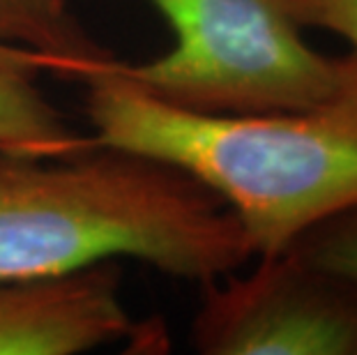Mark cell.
Returning <instances> with one entry per match:
<instances>
[{
    "label": "cell",
    "instance_id": "6",
    "mask_svg": "<svg viewBox=\"0 0 357 355\" xmlns=\"http://www.w3.org/2000/svg\"><path fill=\"white\" fill-rule=\"evenodd\" d=\"M47 63L0 35V148L35 157H65L95 148L56 109L42 88Z\"/></svg>",
    "mask_w": 357,
    "mask_h": 355
},
{
    "label": "cell",
    "instance_id": "5",
    "mask_svg": "<svg viewBox=\"0 0 357 355\" xmlns=\"http://www.w3.org/2000/svg\"><path fill=\"white\" fill-rule=\"evenodd\" d=\"M148 335L129 316L116 261L0 277V355H79Z\"/></svg>",
    "mask_w": 357,
    "mask_h": 355
},
{
    "label": "cell",
    "instance_id": "4",
    "mask_svg": "<svg viewBox=\"0 0 357 355\" xmlns=\"http://www.w3.org/2000/svg\"><path fill=\"white\" fill-rule=\"evenodd\" d=\"M203 355H357V279L291 249L203 284L192 323Z\"/></svg>",
    "mask_w": 357,
    "mask_h": 355
},
{
    "label": "cell",
    "instance_id": "1",
    "mask_svg": "<svg viewBox=\"0 0 357 355\" xmlns=\"http://www.w3.org/2000/svg\"><path fill=\"white\" fill-rule=\"evenodd\" d=\"M106 65L81 81L95 146L150 157L201 183L238 217L254 259L286 252L309 229L357 206L355 58L332 100L268 113L176 107Z\"/></svg>",
    "mask_w": 357,
    "mask_h": 355
},
{
    "label": "cell",
    "instance_id": "3",
    "mask_svg": "<svg viewBox=\"0 0 357 355\" xmlns=\"http://www.w3.org/2000/svg\"><path fill=\"white\" fill-rule=\"evenodd\" d=\"M176 44L148 63L106 70L176 107L212 113L305 111L332 100L353 56L321 54L307 42L291 0H148Z\"/></svg>",
    "mask_w": 357,
    "mask_h": 355
},
{
    "label": "cell",
    "instance_id": "2",
    "mask_svg": "<svg viewBox=\"0 0 357 355\" xmlns=\"http://www.w3.org/2000/svg\"><path fill=\"white\" fill-rule=\"evenodd\" d=\"M118 259L205 284L254 252L238 217L169 164L102 146L65 157L0 148V277Z\"/></svg>",
    "mask_w": 357,
    "mask_h": 355
},
{
    "label": "cell",
    "instance_id": "8",
    "mask_svg": "<svg viewBox=\"0 0 357 355\" xmlns=\"http://www.w3.org/2000/svg\"><path fill=\"white\" fill-rule=\"evenodd\" d=\"M288 249L318 268L357 279V206L309 229Z\"/></svg>",
    "mask_w": 357,
    "mask_h": 355
},
{
    "label": "cell",
    "instance_id": "9",
    "mask_svg": "<svg viewBox=\"0 0 357 355\" xmlns=\"http://www.w3.org/2000/svg\"><path fill=\"white\" fill-rule=\"evenodd\" d=\"M293 17L302 28L337 35L357 60V0H291Z\"/></svg>",
    "mask_w": 357,
    "mask_h": 355
},
{
    "label": "cell",
    "instance_id": "7",
    "mask_svg": "<svg viewBox=\"0 0 357 355\" xmlns=\"http://www.w3.org/2000/svg\"><path fill=\"white\" fill-rule=\"evenodd\" d=\"M0 35L42 56L49 74L74 81L113 58L72 19L67 0H0Z\"/></svg>",
    "mask_w": 357,
    "mask_h": 355
}]
</instances>
